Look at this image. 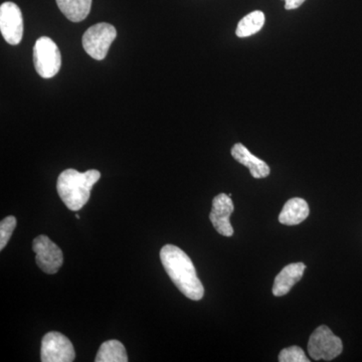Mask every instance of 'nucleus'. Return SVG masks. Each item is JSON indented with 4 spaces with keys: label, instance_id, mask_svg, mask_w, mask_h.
Segmentation results:
<instances>
[{
    "label": "nucleus",
    "instance_id": "3",
    "mask_svg": "<svg viewBox=\"0 0 362 362\" xmlns=\"http://www.w3.org/2000/svg\"><path fill=\"white\" fill-rule=\"evenodd\" d=\"M33 63L40 77H54L62 66L61 52L56 42L47 37H40L33 47Z\"/></svg>",
    "mask_w": 362,
    "mask_h": 362
},
{
    "label": "nucleus",
    "instance_id": "18",
    "mask_svg": "<svg viewBox=\"0 0 362 362\" xmlns=\"http://www.w3.org/2000/svg\"><path fill=\"white\" fill-rule=\"evenodd\" d=\"M306 0H285V8L287 11H291V9H296L298 7L302 6Z\"/></svg>",
    "mask_w": 362,
    "mask_h": 362
},
{
    "label": "nucleus",
    "instance_id": "17",
    "mask_svg": "<svg viewBox=\"0 0 362 362\" xmlns=\"http://www.w3.org/2000/svg\"><path fill=\"white\" fill-rule=\"evenodd\" d=\"M16 226V218L13 216H6L0 223V250L6 247L7 243L11 240L14 228Z\"/></svg>",
    "mask_w": 362,
    "mask_h": 362
},
{
    "label": "nucleus",
    "instance_id": "2",
    "mask_svg": "<svg viewBox=\"0 0 362 362\" xmlns=\"http://www.w3.org/2000/svg\"><path fill=\"white\" fill-rule=\"evenodd\" d=\"M100 178L101 173L95 169L83 173L66 169L59 175L57 183L59 197L71 211H80L89 201L90 190Z\"/></svg>",
    "mask_w": 362,
    "mask_h": 362
},
{
    "label": "nucleus",
    "instance_id": "12",
    "mask_svg": "<svg viewBox=\"0 0 362 362\" xmlns=\"http://www.w3.org/2000/svg\"><path fill=\"white\" fill-rule=\"evenodd\" d=\"M309 216V206L307 202L300 197H294L286 202L279 221L282 225L296 226L306 220Z\"/></svg>",
    "mask_w": 362,
    "mask_h": 362
},
{
    "label": "nucleus",
    "instance_id": "8",
    "mask_svg": "<svg viewBox=\"0 0 362 362\" xmlns=\"http://www.w3.org/2000/svg\"><path fill=\"white\" fill-rule=\"evenodd\" d=\"M0 30L9 45H18L23 40V14L14 2H4L0 6Z\"/></svg>",
    "mask_w": 362,
    "mask_h": 362
},
{
    "label": "nucleus",
    "instance_id": "14",
    "mask_svg": "<svg viewBox=\"0 0 362 362\" xmlns=\"http://www.w3.org/2000/svg\"><path fill=\"white\" fill-rule=\"evenodd\" d=\"M96 362H127L128 356L125 347L118 340L104 342L98 351Z\"/></svg>",
    "mask_w": 362,
    "mask_h": 362
},
{
    "label": "nucleus",
    "instance_id": "6",
    "mask_svg": "<svg viewBox=\"0 0 362 362\" xmlns=\"http://www.w3.org/2000/svg\"><path fill=\"white\" fill-rule=\"evenodd\" d=\"M40 357L42 362H71L75 359L76 354L68 337L52 331L42 338Z\"/></svg>",
    "mask_w": 362,
    "mask_h": 362
},
{
    "label": "nucleus",
    "instance_id": "1",
    "mask_svg": "<svg viewBox=\"0 0 362 362\" xmlns=\"http://www.w3.org/2000/svg\"><path fill=\"white\" fill-rule=\"evenodd\" d=\"M160 259L169 278L185 297L194 301L202 299L204 285L197 277L194 263L182 250L166 245L161 249Z\"/></svg>",
    "mask_w": 362,
    "mask_h": 362
},
{
    "label": "nucleus",
    "instance_id": "5",
    "mask_svg": "<svg viewBox=\"0 0 362 362\" xmlns=\"http://www.w3.org/2000/svg\"><path fill=\"white\" fill-rule=\"evenodd\" d=\"M116 28L101 23L90 26L83 35V47L90 58L102 61L106 58L112 42L116 39Z\"/></svg>",
    "mask_w": 362,
    "mask_h": 362
},
{
    "label": "nucleus",
    "instance_id": "13",
    "mask_svg": "<svg viewBox=\"0 0 362 362\" xmlns=\"http://www.w3.org/2000/svg\"><path fill=\"white\" fill-rule=\"evenodd\" d=\"M59 11L69 21L80 23L84 21L90 11L92 0H56Z\"/></svg>",
    "mask_w": 362,
    "mask_h": 362
},
{
    "label": "nucleus",
    "instance_id": "7",
    "mask_svg": "<svg viewBox=\"0 0 362 362\" xmlns=\"http://www.w3.org/2000/svg\"><path fill=\"white\" fill-rule=\"evenodd\" d=\"M33 250L35 252V262L40 270L45 273L56 274L63 266V252L47 235H39L33 243Z\"/></svg>",
    "mask_w": 362,
    "mask_h": 362
},
{
    "label": "nucleus",
    "instance_id": "15",
    "mask_svg": "<svg viewBox=\"0 0 362 362\" xmlns=\"http://www.w3.org/2000/svg\"><path fill=\"white\" fill-rule=\"evenodd\" d=\"M265 25V14L262 11H256L247 14L238 23L235 35L239 37H251L259 33Z\"/></svg>",
    "mask_w": 362,
    "mask_h": 362
},
{
    "label": "nucleus",
    "instance_id": "10",
    "mask_svg": "<svg viewBox=\"0 0 362 362\" xmlns=\"http://www.w3.org/2000/svg\"><path fill=\"white\" fill-rule=\"evenodd\" d=\"M232 156L239 163L247 166L254 178H265L269 176L271 169L265 161L252 156L251 152L242 143H237L232 148Z\"/></svg>",
    "mask_w": 362,
    "mask_h": 362
},
{
    "label": "nucleus",
    "instance_id": "11",
    "mask_svg": "<svg viewBox=\"0 0 362 362\" xmlns=\"http://www.w3.org/2000/svg\"><path fill=\"white\" fill-rule=\"evenodd\" d=\"M305 269H306V266L303 263H294L286 266L275 279L273 294L277 297L288 294L293 286L303 277Z\"/></svg>",
    "mask_w": 362,
    "mask_h": 362
},
{
    "label": "nucleus",
    "instance_id": "4",
    "mask_svg": "<svg viewBox=\"0 0 362 362\" xmlns=\"http://www.w3.org/2000/svg\"><path fill=\"white\" fill-rule=\"evenodd\" d=\"M342 350V340L325 325L316 328L309 339L308 352L314 361H332L341 354Z\"/></svg>",
    "mask_w": 362,
    "mask_h": 362
},
{
    "label": "nucleus",
    "instance_id": "9",
    "mask_svg": "<svg viewBox=\"0 0 362 362\" xmlns=\"http://www.w3.org/2000/svg\"><path fill=\"white\" fill-rule=\"evenodd\" d=\"M233 211V204L230 195L221 194L214 197L209 220L216 232L223 237H232L233 235V228L230 221Z\"/></svg>",
    "mask_w": 362,
    "mask_h": 362
},
{
    "label": "nucleus",
    "instance_id": "16",
    "mask_svg": "<svg viewBox=\"0 0 362 362\" xmlns=\"http://www.w3.org/2000/svg\"><path fill=\"white\" fill-rule=\"evenodd\" d=\"M280 362H309L310 359L307 358L303 349L299 346H291L283 349L279 354Z\"/></svg>",
    "mask_w": 362,
    "mask_h": 362
}]
</instances>
